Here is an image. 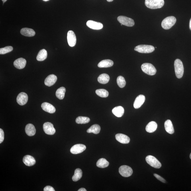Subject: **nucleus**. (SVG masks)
I'll list each match as a JSON object with an SVG mask.
<instances>
[{
  "label": "nucleus",
  "instance_id": "obj_39",
  "mask_svg": "<svg viewBox=\"0 0 191 191\" xmlns=\"http://www.w3.org/2000/svg\"><path fill=\"white\" fill-rule=\"evenodd\" d=\"M78 191H86V189L84 188H80V189H79L78 190Z\"/></svg>",
  "mask_w": 191,
  "mask_h": 191
},
{
  "label": "nucleus",
  "instance_id": "obj_3",
  "mask_svg": "<svg viewBox=\"0 0 191 191\" xmlns=\"http://www.w3.org/2000/svg\"><path fill=\"white\" fill-rule=\"evenodd\" d=\"M176 22V18L173 16L167 17L162 21L161 26L165 30H169L171 28Z\"/></svg>",
  "mask_w": 191,
  "mask_h": 191
},
{
  "label": "nucleus",
  "instance_id": "obj_13",
  "mask_svg": "<svg viewBox=\"0 0 191 191\" xmlns=\"http://www.w3.org/2000/svg\"><path fill=\"white\" fill-rule=\"evenodd\" d=\"M86 25L93 30H99L103 28V24L101 23L95 22V21L89 20L86 23Z\"/></svg>",
  "mask_w": 191,
  "mask_h": 191
},
{
  "label": "nucleus",
  "instance_id": "obj_14",
  "mask_svg": "<svg viewBox=\"0 0 191 191\" xmlns=\"http://www.w3.org/2000/svg\"><path fill=\"white\" fill-rule=\"evenodd\" d=\"M145 101V97L144 95H139L136 99L134 102V106L135 109H138L141 107L144 103Z\"/></svg>",
  "mask_w": 191,
  "mask_h": 191
},
{
  "label": "nucleus",
  "instance_id": "obj_36",
  "mask_svg": "<svg viewBox=\"0 0 191 191\" xmlns=\"http://www.w3.org/2000/svg\"><path fill=\"white\" fill-rule=\"evenodd\" d=\"M4 132L3 130L0 129V143L3 142L4 140Z\"/></svg>",
  "mask_w": 191,
  "mask_h": 191
},
{
  "label": "nucleus",
  "instance_id": "obj_38",
  "mask_svg": "<svg viewBox=\"0 0 191 191\" xmlns=\"http://www.w3.org/2000/svg\"><path fill=\"white\" fill-rule=\"evenodd\" d=\"M44 191H55V190L53 187L50 186H47L44 189Z\"/></svg>",
  "mask_w": 191,
  "mask_h": 191
},
{
  "label": "nucleus",
  "instance_id": "obj_15",
  "mask_svg": "<svg viewBox=\"0 0 191 191\" xmlns=\"http://www.w3.org/2000/svg\"><path fill=\"white\" fill-rule=\"evenodd\" d=\"M41 107L44 111L50 113H53L56 111V109L55 107L48 102H44L43 103Z\"/></svg>",
  "mask_w": 191,
  "mask_h": 191
},
{
  "label": "nucleus",
  "instance_id": "obj_25",
  "mask_svg": "<svg viewBox=\"0 0 191 191\" xmlns=\"http://www.w3.org/2000/svg\"><path fill=\"white\" fill-rule=\"evenodd\" d=\"M158 127L157 123L155 121H152L150 122L146 125V131L149 133H152L156 131Z\"/></svg>",
  "mask_w": 191,
  "mask_h": 191
},
{
  "label": "nucleus",
  "instance_id": "obj_2",
  "mask_svg": "<svg viewBox=\"0 0 191 191\" xmlns=\"http://www.w3.org/2000/svg\"><path fill=\"white\" fill-rule=\"evenodd\" d=\"M175 72L176 77L178 79L181 78L183 75L184 72V66L182 62L180 59H175L174 63Z\"/></svg>",
  "mask_w": 191,
  "mask_h": 191
},
{
  "label": "nucleus",
  "instance_id": "obj_17",
  "mask_svg": "<svg viewBox=\"0 0 191 191\" xmlns=\"http://www.w3.org/2000/svg\"><path fill=\"white\" fill-rule=\"evenodd\" d=\"M57 80V77L54 74L49 76L45 79L44 83L48 86H51L54 84Z\"/></svg>",
  "mask_w": 191,
  "mask_h": 191
},
{
  "label": "nucleus",
  "instance_id": "obj_12",
  "mask_svg": "<svg viewBox=\"0 0 191 191\" xmlns=\"http://www.w3.org/2000/svg\"><path fill=\"white\" fill-rule=\"evenodd\" d=\"M28 100V96L26 93L21 92L18 94L16 100L18 103L20 105H23L27 103Z\"/></svg>",
  "mask_w": 191,
  "mask_h": 191
},
{
  "label": "nucleus",
  "instance_id": "obj_29",
  "mask_svg": "<svg viewBox=\"0 0 191 191\" xmlns=\"http://www.w3.org/2000/svg\"><path fill=\"white\" fill-rule=\"evenodd\" d=\"M100 126L99 125L94 124L87 130V132L88 133H92L94 134H97L100 133Z\"/></svg>",
  "mask_w": 191,
  "mask_h": 191
},
{
  "label": "nucleus",
  "instance_id": "obj_34",
  "mask_svg": "<svg viewBox=\"0 0 191 191\" xmlns=\"http://www.w3.org/2000/svg\"><path fill=\"white\" fill-rule=\"evenodd\" d=\"M117 83L120 88H123L126 85V82L124 78L121 76H119L117 79Z\"/></svg>",
  "mask_w": 191,
  "mask_h": 191
},
{
  "label": "nucleus",
  "instance_id": "obj_19",
  "mask_svg": "<svg viewBox=\"0 0 191 191\" xmlns=\"http://www.w3.org/2000/svg\"><path fill=\"white\" fill-rule=\"evenodd\" d=\"M23 161L26 165L28 166H33L36 163L35 159L30 155L25 156L24 157Z\"/></svg>",
  "mask_w": 191,
  "mask_h": 191
},
{
  "label": "nucleus",
  "instance_id": "obj_9",
  "mask_svg": "<svg viewBox=\"0 0 191 191\" xmlns=\"http://www.w3.org/2000/svg\"><path fill=\"white\" fill-rule=\"evenodd\" d=\"M43 130L45 133L48 135H53L56 132L55 129L53 125L50 122H46L44 124Z\"/></svg>",
  "mask_w": 191,
  "mask_h": 191
},
{
  "label": "nucleus",
  "instance_id": "obj_4",
  "mask_svg": "<svg viewBox=\"0 0 191 191\" xmlns=\"http://www.w3.org/2000/svg\"><path fill=\"white\" fill-rule=\"evenodd\" d=\"M141 69L142 71L146 74L150 76H153L157 72V70L152 64L144 63L142 65Z\"/></svg>",
  "mask_w": 191,
  "mask_h": 191
},
{
  "label": "nucleus",
  "instance_id": "obj_31",
  "mask_svg": "<svg viewBox=\"0 0 191 191\" xmlns=\"http://www.w3.org/2000/svg\"><path fill=\"white\" fill-rule=\"evenodd\" d=\"M82 175V171L80 169H76L75 171L74 174L72 177L73 181L76 182L79 181L81 178Z\"/></svg>",
  "mask_w": 191,
  "mask_h": 191
},
{
  "label": "nucleus",
  "instance_id": "obj_33",
  "mask_svg": "<svg viewBox=\"0 0 191 191\" xmlns=\"http://www.w3.org/2000/svg\"><path fill=\"white\" fill-rule=\"evenodd\" d=\"M96 93L98 96L103 98H106L109 95L108 92L104 89L97 90L96 91Z\"/></svg>",
  "mask_w": 191,
  "mask_h": 191
},
{
  "label": "nucleus",
  "instance_id": "obj_35",
  "mask_svg": "<svg viewBox=\"0 0 191 191\" xmlns=\"http://www.w3.org/2000/svg\"><path fill=\"white\" fill-rule=\"evenodd\" d=\"M13 48L11 46H7L3 48L0 49V54H5L6 53H10L13 51Z\"/></svg>",
  "mask_w": 191,
  "mask_h": 191
},
{
  "label": "nucleus",
  "instance_id": "obj_7",
  "mask_svg": "<svg viewBox=\"0 0 191 191\" xmlns=\"http://www.w3.org/2000/svg\"><path fill=\"white\" fill-rule=\"evenodd\" d=\"M117 20L121 24L127 26H133L134 24V20L127 17L120 16L117 18Z\"/></svg>",
  "mask_w": 191,
  "mask_h": 191
},
{
  "label": "nucleus",
  "instance_id": "obj_11",
  "mask_svg": "<svg viewBox=\"0 0 191 191\" xmlns=\"http://www.w3.org/2000/svg\"><path fill=\"white\" fill-rule=\"evenodd\" d=\"M86 149V146L82 144H76L73 146L70 150L72 154H76L80 153Z\"/></svg>",
  "mask_w": 191,
  "mask_h": 191
},
{
  "label": "nucleus",
  "instance_id": "obj_41",
  "mask_svg": "<svg viewBox=\"0 0 191 191\" xmlns=\"http://www.w3.org/2000/svg\"><path fill=\"white\" fill-rule=\"evenodd\" d=\"M107 1H108V2H111V1H113V0H107Z\"/></svg>",
  "mask_w": 191,
  "mask_h": 191
},
{
  "label": "nucleus",
  "instance_id": "obj_43",
  "mask_svg": "<svg viewBox=\"0 0 191 191\" xmlns=\"http://www.w3.org/2000/svg\"><path fill=\"white\" fill-rule=\"evenodd\" d=\"M43 1H49V0H43Z\"/></svg>",
  "mask_w": 191,
  "mask_h": 191
},
{
  "label": "nucleus",
  "instance_id": "obj_42",
  "mask_svg": "<svg viewBox=\"0 0 191 191\" xmlns=\"http://www.w3.org/2000/svg\"><path fill=\"white\" fill-rule=\"evenodd\" d=\"M2 1H3V3H5L6 1H7V0H2Z\"/></svg>",
  "mask_w": 191,
  "mask_h": 191
},
{
  "label": "nucleus",
  "instance_id": "obj_6",
  "mask_svg": "<svg viewBox=\"0 0 191 191\" xmlns=\"http://www.w3.org/2000/svg\"><path fill=\"white\" fill-rule=\"evenodd\" d=\"M146 162L150 165L156 169H159L161 166V163L156 158L152 155H148L146 159Z\"/></svg>",
  "mask_w": 191,
  "mask_h": 191
},
{
  "label": "nucleus",
  "instance_id": "obj_28",
  "mask_svg": "<svg viewBox=\"0 0 191 191\" xmlns=\"http://www.w3.org/2000/svg\"><path fill=\"white\" fill-rule=\"evenodd\" d=\"M66 89L63 87H61L58 88L56 91V97L59 100H62L65 97V93Z\"/></svg>",
  "mask_w": 191,
  "mask_h": 191
},
{
  "label": "nucleus",
  "instance_id": "obj_30",
  "mask_svg": "<svg viewBox=\"0 0 191 191\" xmlns=\"http://www.w3.org/2000/svg\"><path fill=\"white\" fill-rule=\"evenodd\" d=\"M109 165V163L104 158H101L98 160L96 163L97 167L101 168L107 167Z\"/></svg>",
  "mask_w": 191,
  "mask_h": 191
},
{
  "label": "nucleus",
  "instance_id": "obj_40",
  "mask_svg": "<svg viewBox=\"0 0 191 191\" xmlns=\"http://www.w3.org/2000/svg\"><path fill=\"white\" fill-rule=\"evenodd\" d=\"M189 27H190V29L191 30V18L190 21V23H189Z\"/></svg>",
  "mask_w": 191,
  "mask_h": 191
},
{
  "label": "nucleus",
  "instance_id": "obj_26",
  "mask_svg": "<svg viewBox=\"0 0 191 191\" xmlns=\"http://www.w3.org/2000/svg\"><path fill=\"white\" fill-rule=\"evenodd\" d=\"M97 80L99 83L105 84L109 82L110 80L109 76L108 74L104 73L99 76Z\"/></svg>",
  "mask_w": 191,
  "mask_h": 191
},
{
  "label": "nucleus",
  "instance_id": "obj_18",
  "mask_svg": "<svg viewBox=\"0 0 191 191\" xmlns=\"http://www.w3.org/2000/svg\"><path fill=\"white\" fill-rule=\"evenodd\" d=\"M26 64V61L24 58H20L16 59L13 63L15 67L18 69H22L25 67Z\"/></svg>",
  "mask_w": 191,
  "mask_h": 191
},
{
  "label": "nucleus",
  "instance_id": "obj_22",
  "mask_svg": "<svg viewBox=\"0 0 191 191\" xmlns=\"http://www.w3.org/2000/svg\"><path fill=\"white\" fill-rule=\"evenodd\" d=\"M113 113L117 117H121L124 114V109L123 107L120 106L116 107L113 109Z\"/></svg>",
  "mask_w": 191,
  "mask_h": 191
},
{
  "label": "nucleus",
  "instance_id": "obj_21",
  "mask_svg": "<svg viewBox=\"0 0 191 191\" xmlns=\"http://www.w3.org/2000/svg\"><path fill=\"white\" fill-rule=\"evenodd\" d=\"M114 62L110 59H105L99 62L98 66L99 68H108L112 66L113 65Z\"/></svg>",
  "mask_w": 191,
  "mask_h": 191
},
{
  "label": "nucleus",
  "instance_id": "obj_24",
  "mask_svg": "<svg viewBox=\"0 0 191 191\" xmlns=\"http://www.w3.org/2000/svg\"><path fill=\"white\" fill-rule=\"evenodd\" d=\"M165 128L166 132L168 133L172 134L175 132L173 125L170 120H167L165 123Z\"/></svg>",
  "mask_w": 191,
  "mask_h": 191
},
{
  "label": "nucleus",
  "instance_id": "obj_10",
  "mask_svg": "<svg viewBox=\"0 0 191 191\" xmlns=\"http://www.w3.org/2000/svg\"><path fill=\"white\" fill-rule=\"evenodd\" d=\"M67 41L70 46L73 47L76 44V37L74 32L72 30H70L67 33Z\"/></svg>",
  "mask_w": 191,
  "mask_h": 191
},
{
  "label": "nucleus",
  "instance_id": "obj_8",
  "mask_svg": "<svg viewBox=\"0 0 191 191\" xmlns=\"http://www.w3.org/2000/svg\"><path fill=\"white\" fill-rule=\"evenodd\" d=\"M119 172L122 176L127 177L130 176L133 173V170L131 167L127 165H123L119 168Z\"/></svg>",
  "mask_w": 191,
  "mask_h": 191
},
{
  "label": "nucleus",
  "instance_id": "obj_16",
  "mask_svg": "<svg viewBox=\"0 0 191 191\" xmlns=\"http://www.w3.org/2000/svg\"><path fill=\"white\" fill-rule=\"evenodd\" d=\"M115 138L117 141L122 144L129 143L130 140L128 136L121 134H116Z\"/></svg>",
  "mask_w": 191,
  "mask_h": 191
},
{
  "label": "nucleus",
  "instance_id": "obj_5",
  "mask_svg": "<svg viewBox=\"0 0 191 191\" xmlns=\"http://www.w3.org/2000/svg\"><path fill=\"white\" fill-rule=\"evenodd\" d=\"M134 50L140 53H150L153 52L155 48L152 45H140L136 47Z\"/></svg>",
  "mask_w": 191,
  "mask_h": 191
},
{
  "label": "nucleus",
  "instance_id": "obj_37",
  "mask_svg": "<svg viewBox=\"0 0 191 191\" xmlns=\"http://www.w3.org/2000/svg\"><path fill=\"white\" fill-rule=\"evenodd\" d=\"M154 176L157 179L159 180L160 181L162 182L163 183H166V180L163 178L162 177L160 176V175H157V174L154 173Z\"/></svg>",
  "mask_w": 191,
  "mask_h": 191
},
{
  "label": "nucleus",
  "instance_id": "obj_32",
  "mask_svg": "<svg viewBox=\"0 0 191 191\" xmlns=\"http://www.w3.org/2000/svg\"><path fill=\"white\" fill-rule=\"evenodd\" d=\"M90 119L88 117H79L76 119V121L78 124H85L89 123Z\"/></svg>",
  "mask_w": 191,
  "mask_h": 191
},
{
  "label": "nucleus",
  "instance_id": "obj_44",
  "mask_svg": "<svg viewBox=\"0 0 191 191\" xmlns=\"http://www.w3.org/2000/svg\"><path fill=\"white\" fill-rule=\"evenodd\" d=\"M190 158L191 159V154H190Z\"/></svg>",
  "mask_w": 191,
  "mask_h": 191
},
{
  "label": "nucleus",
  "instance_id": "obj_1",
  "mask_svg": "<svg viewBox=\"0 0 191 191\" xmlns=\"http://www.w3.org/2000/svg\"><path fill=\"white\" fill-rule=\"evenodd\" d=\"M145 5L151 9L161 8L164 4V0H145Z\"/></svg>",
  "mask_w": 191,
  "mask_h": 191
},
{
  "label": "nucleus",
  "instance_id": "obj_20",
  "mask_svg": "<svg viewBox=\"0 0 191 191\" xmlns=\"http://www.w3.org/2000/svg\"><path fill=\"white\" fill-rule=\"evenodd\" d=\"M25 132L27 135L32 136H34L36 134V128L33 124H29L26 126Z\"/></svg>",
  "mask_w": 191,
  "mask_h": 191
},
{
  "label": "nucleus",
  "instance_id": "obj_23",
  "mask_svg": "<svg viewBox=\"0 0 191 191\" xmlns=\"http://www.w3.org/2000/svg\"><path fill=\"white\" fill-rule=\"evenodd\" d=\"M21 34L24 36L31 37L34 36L36 34L35 32L33 29L24 28L21 29L20 31Z\"/></svg>",
  "mask_w": 191,
  "mask_h": 191
},
{
  "label": "nucleus",
  "instance_id": "obj_27",
  "mask_svg": "<svg viewBox=\"0 0 191 191\" xmlns=\"http://www.w3.org/2000/svg\"><path fill=\"white\" fill-rule=\"evenodd\" d=\"M47 52L45 49H42L39 51L36 57V59L39 61L45 60L47 57Z\"/></svg>",
  "mask_w": 191,
  "mask_h": 191
}]
</instances>
